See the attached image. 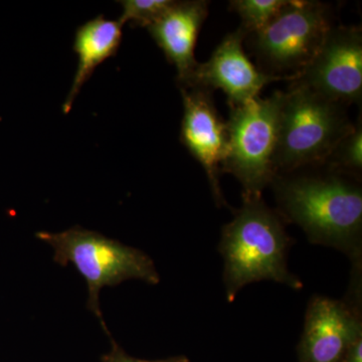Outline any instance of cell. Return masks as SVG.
<instances>
[{
    "mask_svg": "<svg viewBox=\"0 0 362 362\" xmlns=\"http://www.w3.org/2000/svg\"><path fill=\"white\" fill-rule=\"evenodd\" d=\"M341 362H362V337L350 346Z\"/></svg>",
    "mask_w": 362,
    "mask_h": 362,
    "instance_id": "cell-17",
    "label": "cell"
},
{
    "mask_svg": "<svg viewBox=\"0 0 362 362\" xmlns=\"http://www.w3.org/2000/svg\"><path fill=\"white\" fill-rule=\"evenodd\" d=\"M122 28L118 20H106L103 16H98L78 28L74 40L78 66L70 92L64 102V113H70L78 93L92 77L97 66L116 56L122 42Z\"/></svg>",
    "mask_w": 362,
    "mask_h": 362,
    "instance_id": "cell-12",
    "label": "cell"
},
{
    "mask_svg": "<svg viewBox=\"0 0 362 362\" xmlns=\"http://www.w3.org/2000/svg\"><path fill=\"white\" fill-rule=\"evenodd\" d=\"M291 82V86L307 88L335 103L361 102V28L332 26L310 63L296 75H293Z\"/></svg>",
    "mask_w": 362,
    "mask_h": 362,
    "instance_id": "cell-7",
    "label": "cell"
},
{
    "mask_svg": "<svg viewBox=\"0 0 362 362\" xmlns=\"http://www.w3.org/2000/svg\"><path fill=\"white\" fill-rule=\"evenodd\" d=\"M247 33L242 28L226 35L206 63L199 64L185 87L220 89L230 107L242 106L259 98L270 83L292 80V76H279L258 70L243 49Z\"/></svg>",
    "mask_w": 362,
    "mask_h": 362,
    "instance_id": "cell-8",
    "label": "cell"
},
{
    "mask_svg": "<svg viewBox=\"0 0 362 362\" xmlns=\"http://www.w3.org/2000/svg\"><path fill=\"white\" fill-rule=\"evenodd\" d=\"M122 6V14L119 18L122 25L147 28L165 13L173 4V0H123L118 1Z\"/></svg>",
    "mask_w": 362,
    "mask_h": 362,
    "instance_id": "cell-14",
    "label": "cell"
},
{
    "mask_svg": "<svg viewBox=\"0 0 362 362\" xmlns=\"http://www.w3.org/2000/svg\"><path fill=\"white\" fill-rule=\"evenodd\" d=\"M341 106L300 86L284 93L273 158L276 175L329 159L354 128Z\"/></svg>",
    "mask_w": 362,
    "mask_h": 362,
    "instance_id": "cell-4",
    "label": "cell"
},
{
    "mask_svg": "<svg viewBox=\"0 0 362 362\" xmlns=\"http://www.w3.org/2000/svg\"><path fill=\"white\" fill-rule=\"evenodd\" d=\"M207 13L209 2L204 0L173 1L168 11L147 28L169 63L175 66L180 88L188 84L199 66L194 49Z\"/></svg>",
    "mask_w": 362,
    "mask_h": 362,
    "instance_id": "cell-11",
    "label": "cell"
},
{
    "mask_svg": "<svg viewBox=\"0 0 362 362\" xmlns=\"http://www.w3.org/2000/svg\"><path fill=\"white\" fill-rule=\"evenodd\" d=\"M288 0H233L230 8L239 14L242 20L240 28L249 33L263 30L277 16Z\"/></svg>",
    "mask_w": 362,
    "mask_h": 362,
    "instance_id": "cell-13",
    "label": "cell"
},
{
    "mask_svg": "<svg viewBox=\"0 0 362 362\" xmlns=\"http://www.w3.org/2000/svg\"><path fill=\"white\" fill-rule=\"evenodd\" d=\"M102 362H189V361L185 356L171 357V358L154 361L134 358V357L128 356L115 341L112 340V350L108 354H105L102 357Z\"/></svg>",
    "mask_w": 362,
    "mask_h": 362,
    "instance_id": "cell-16",
    "label": "cell"
},
{
    "mask_svg": "<svg viewBox=\"0 0 362 362\" xmlns=\"http://www.w3.org/2000/svg\"><path fill=\"white\" fill-rule=\"evenodd\" d=\"M279 214L299 226L309 242L333 247L362 266V190L341 173L276 175L271 183Z\"/></svg>",
    "mask_w": 362,
    "mask_h": 362,
    "instance_id": "cell-1",
    "label": "cell"
},
{
    "mask_svg": "<svg viewBox=\"0 0 362 362\" xmlns=\"http://www.w3.org/2000/svg\"><path fill=\"white\" fill-rule=\"evenodd\" d=\"M284 93L233 107L226 122L228 154L223 173L240 181L243 199L262 197L276 176L273 166Z\"/></svg>",
    "mask_w": 362,
    "mask_h": 362,
    "instance_id": "cell-5",
    "label": "cell"
},
{
    "mask_svg": "<svg viewBox=\"0 0 362 362\" xmlns=\"http://www.w3.org/2000/svg\"><path fill=\"white\" fill-rule=\"evenodd\" d=\"M332 28L325 4L308 0L287 1L266 28L252 33L255 54L269 70H303Z\"/></svg>",
    "mask_w": 362,
    "mask_h": 362,
    "instance_id": "cell-6",
    "label": "cell"
},
{
    "mask_svg": "<svg viewBox=\"0 0 362 362\" xmlns=\"http://www.w3.org/2000/svg\"><path fill=\"white\" fill-rule=\"evenodd\" d=\"M331 163L343 171L358 173L362 168V126H354L329 157Z\"/></svg>",
    "mask_w": 362,
    "mask_h": 362,
    "instance_id": "cell-15",
    "label": "cell"
},
{
    "mask_svg": "<svg viewBox=\"0 0 362 362\" xmlns=\"http://www.w3.org/2000/svg\"><path fill=\"white\" fill-rule=\"evenodd\" d=\"M362 337L361 305L344 298L314 296L305 314L300 341L302 362H341Z\"/></svg>",
    "mask_w": 362,
    "mask_h": 362,
    "instance_id": "cell-9",
    "label": "cell"
},
{
    "mask_svg": "<svg viewBox=\"0 0 362 362\" xmlns=\"http://www.w3.org/2000/svg\"><path fill=\"white\" fill-rule=\"evenodd\" d=\"M183 102L180 141L206 171L218 206H225L220 187V173L228 154V133L209 90L180 88Z\"/></svg>",
    "mask_w": 362,
    "mask_h": 362,
    "instance_id": "cell-10",
    "label": "cell"
},
{
    "mask_svg": "<svg viewBox=\"0 0 362 362\" xmlns=\"http://www.w3.org/2000/svg\"><path fill=\"white\" fill-rule=\"evenodd\" d=\"M35 237L52 247L57 264H73L86 279L88 308L99 319L110 338L100 307L101 290L134 279L151 285L160 282L156 264L148 255L101 233L74 226L61 233L42 230L35 233Z\"/></svg>",
    "mask_w": 362,
    "mask_h": 362,
    "instance_id": "cell-3",
    "label": "cell"
},
{
    "mask_svg": "<svg viewBox=\"0 0 362 362\" xmlns=\"http://www.w3.org/2000/svg\"><path fill=\"white\" fill-rule=\"evenodd\" d=\"M243 202L233 220L223 226L218 244L228 302L232 303L243 288L259 281L302 289L303 283L288 268L293 240L282 216L267 206L262 197Z\"/></svg>",
    "mask_w": 362,
    "mask_h": 362,
    "instance_id": "cell-2",
    "label": "cell"
}]
</instances>
